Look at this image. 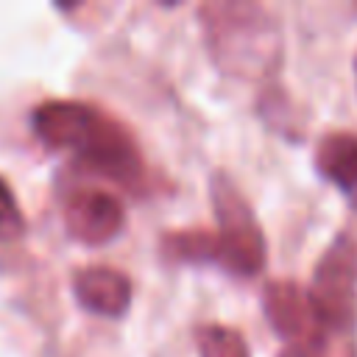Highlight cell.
Instances as JSON below:
<instances>
[{"label":"cell","mask_w":357,"mask_h":357,"mask_svg":"<svg viewBox=\"0 0 357 357\" xmlns=\"http://www.w3.org/2000/svg\"><path fill=\"white\" fill-rule=\"evenodd\" d=\"M33 128L47 148L75 151L95 173L137 190L145 181V167L131 134L103 112L78 100H50L33 112Z\"/></svg>","instance_id":"cell-1"},{"label":"cell","mask_w":357,"mask_h":357,"mask_svg":"<svg viewBox=\"0 0 357 357\" xmlns=\"http://www.w3.org/2000/svg\"><path fill=\"white\" fill-rule=\"evenodd\" d=\"M206 47L215 64L237 78H265L282 56V33L273 14L257 3H204Z\"/></svg>","instance_id":"cell-2"},{"label":"cell","mask_w":357,"mask_h":357,"mask_svg":"<svg viewBox=\"0 0 357 357\" xmlns=\"http://www.w3.org/2000/svg\"><path fill=\"white\" fill-rule=\"evenodd\" d=\"M209 195L218 218V265L234 276H257L265 265V234L254 209L226 173L212 176Z\"/></svg>","instance_id":"cell-3"},{"label":"cell","mask_w":357,"mask_h":357,"mask_svg":"<svg viewBox=\"0 0 357 357\" xmlns=\"http://www.w3.org/2000/svg\"><path fill=\"white\" fill-rule=\"evenodd\" d=\"M310 301L326 332H349L357 324V240L337 234L321 254Z\"/></svg>","instance_id":"cell-4"},{"label":"cell","mask_w":357,"mask_h":357,"mask_svg":"<svg viewBox=\"0 0 357 357\" xmlns=\"http://www.w3.org/2000/svg\"><path fill=\"white\" fill-rule=\"evenodd\" d=\"M262 307L276 335L290 340V346L315 349L324 343L326 329L310 301V293L301 290L296 282H287V279L271 282L262 293Z\"/></svg>","instance_id":"cell-5"},{"label":"cell","mask_w":357,"mask_h":357,"mask_svg":"<svg viewBox=\"0 0 357 357\" xmlns=\"http://www.w3.org/2000/svg\"><path fill=\"white\" fill-rule=\"evenodd\" d=\"M64 223L75 240L86 245H100L123 231L126 212L123 204L103 190H78L64 206Z\"/></svg>","instance_id":"cell-6"},{"label":"cell","mask_w":357,"mask_h":357,"mask_svg":"<svg viewBox=\"0 0 357 357\" xmlns=\"http://www.w3.org/2000/svg\"><path fill=\"white\" fill-rule=\"evenodd\" d=\"M75 298L84 310L106 318H120L131 304V282L114 268H84L73 279Z\"/></svg>","instance_id":"cell-7"},{"label":"cell","mask_w":357,"mask_h":357,"mask_svg":"<svg viewBox=\"0 0 357 357\" xmlns=\"http://www.w3.org/2000/svg\"><path fill=\"white\" fill-rule=\"evenodd\" d=\"M315 167L357 209V134L351 131L326 134L318 142Z\"/></svg>","instance_id":"cell-8"},{"label":"cell","mask_w":357,"mask_h":357,"mask_svg":"<svg viewBox=\"0 0 357 357\" xmlns=\"http://www.w3.org/2000/svg\"><path fill=\"white\" fill-rule=\"evenodd\" d=\"M162 248L176 262H218V234L206 229L170 231L165 234Z\"/></svg>","instance_id":"cell-9"},{"label":"cell","mask_w":357,"mask_h":357,"mask_svg":"<svg viewBox=\"0 0 357 357\" xmlns=\"http://www.w3.org/2000/svg\"><path fill=\"white\" fill-rule=\"evenodd\" d=\"M195 343L201 357H248V346L240 337V332L220 324L201 326L195 332Z\"/></svg>","instance_id":"cell-10"},{"label":"cell","mask_w":357,"mask_h":357,"mask_svg":"<svg viewBox=\"0 0 357 357\" xmlns=\"http://www.w3.org/2000/svg\"><path fill=\"white\" fill-rule=\"evenodd\" d=\"M20 229H22V218L14 204V195L0 181V237H14V234H20Z\"/></svg>","instance_id":"cell-11"},{"label":"cell","mask_w":357,"mask_h":357,"mask_svg":"<svg viewBox=\"0 0 357 357\" xmlns=\"http://www.w3.org/2000/svg\"><path fill=\"white\" fill-rule=\"evenodd\" d=\"M279 357H318L312 349H304V346H290V349H284Z\"/></svg>","instance_id":"cell-12"},{"label":"cell","mask_w":357,"mask_h":357,"mask_svg":"<svg viewBox=\"0 0 357 357\" xmlns=\"http://www.w3.org/2000/svg\"><path fill=\"white\" fill-rule=\"evenodd\" d=\"M354 75H357V59H354Z\"/></svg>","instance_id":"cell-13"}]
</instances>
